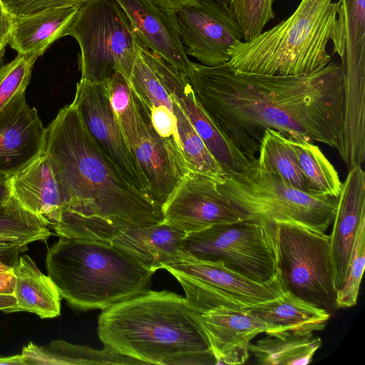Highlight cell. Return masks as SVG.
I'll list each match as a JSON object with an SVG mask.
<instances>
[{"label": "cell", "mask_w": 365, "mask_h": 365, "mask_svg": "<svg viewBox=\"0 0 365 365\" xmlns=\"http://www.w3.org/2000/svg\"><path fill=\"white\" fill-rule=\"evenodd\" d=\"M305 180L308 191L339 197L342 182L333 165L314 143L300 138H286Z\"/></svg>", "instance_id": "obj_28"}, {"label": "cell", "mask_w": 365, "mask_h": 365, "mask_svg": "<svg viewBox=\"0 0 365 365\" xmlns=\"http://www.w3.org/2000/svg\"><path fill=\"white\" fill-rule=\"evenodd\" d=\"M140 49L166 88L182 109L226 175L245 170L251 161L222 135L198 102L187 75L158 53L140 45Z\"/></svg>", "instance_id": "obj_14"}, {"label": "cell", "mask_w": 365, "mask_h": 365, "mask_svg": "<svg viewBox=\"0 0 365 365\" xmlns=\"http://www.w3.org/2000/svg\"><path fill=\"white\" fill-rule=\"evenodd\" d=\"M13 197L26 210L44 217L51 225L63 202L45 150L10 177Z\"/></svg>", "instance_id": "obj_21"}, {"label": "cell", "mask_w": 365, "mask_h": 365, "mask_svg": "<svg viewBox=\"0 0 365 365\" xmlns=\"http://www.w3.org/2000/svg\"><path fill=\"white\" fill-rule=\"evenodd\" d=\"M0 365H26L24 356L16 354L9 356H0Z\"/></svg>", "instance_id": "obj_41"}, {"label": "cell", "mask_w": 365, "mask_h": 365, "mask_svg": "<svg viewBox=\"0 0 365 365\" xmlns=\"http://www.w3.org/2000/svg\"><path fill=\"white\" fill-rule=\"evenodd\" d=\"M16 299L14 295L0 294V311L6 312L9 309L16 304Z\"/></svg>", "instance_id": "obj_42"}, {"label": "cell", "mask_w": 365, "mask_h": 365, "mask_svg": "<svg viewBox=\"0 0 365 365\" xmlns=\"http://www.w3.org/2000/svg\"><path fill=\"white\" fill-rule=\"evenodd\" d=\"M272 225L284 289L327 312L337 309L329 235L295 224Z\"/></svg>", "instance_id": "obj_9"}, {"label": "cell", "mask_w": 365, "mask_h": 365, "mask_svg": "<svg viewBox=\"0 0 365 365\" xmlns=\"http://www.w3.org/2000/svg\"><path fill=\"white\" fill-rule=\"evenodd\" d=\"M186 234L163 221L126 230L110 242L155 272L180 258Z\"/></svg>", "instance_id": "obj_22"}, {"label": "cell", "mask_w": 365, "mask_h": 365, "mask_svg": "<svg viewBox=\"0 0 365 365\" xmlns=\"http://www.w3.org/2000/svg\"><path fill=\"white\" fill-rule=\"evenodd\" d=\"M266 325L271 335H310L322 330L330 317L327 310L285 290L278 297L247 309Z\"/></svg>", "instance_id": "obj_20"}, {"label": "cell", "mask_w": 365, "mask_h": 365, "mask_svg": "<svg viewBox=\"0 0 365 365\" xmlns=\"http://www.w3.org/2000/svg\"><path fill=\"white\" fill-rule=\"evenodd\" d=\"M21 354L24 356L26 365L100 364L104 358L102 350L59 339L41 346L29 342L23 347Z\"/></svg>", "instance_id": "obj_31"}, {"label": "cell", "mask_w": 365, "mask_h": 365, "mask_svg": "<svg viewBox=\"0 0 365 365\" xmlns=\"http://www.w3.org/2000/svg\"><path fill=\"white\" fill-rule=\"evenodd\" d=\"M365 220V173L361 165L349 169L341 184L330 237L336 291L343 285L359 225Z\"/></svg>", "instance_id": "obj_18"}, {"label": "cell", "mask_w": 365, "mask_h": 365, "mask_svg": "<svg viewBox=\"0 0 365 365\" xmlns=\"http://www.w3.org/2000/svg\"><path fill=\"white\" fill-rule=\"evenodd\" d=\"M274 0H228L227 6L237 22L243 41L258 36L274 18Z\"/></svg>", "instance_id": "obj_33"}, {"label": "cell", "mask_w": 365, "mask_h": 365, "mask_svg": "<svg viewBox=\"0 0 365 365\" xmlns=\"http://www.w3.org/2000/svg\"><path fill=\"white\" fill-rule=\"evenodd\" d=\"M216 364H244L249 346L257 335L265 332V324L248 310H215L201 314Z\"/></svg>", "instance_id": "obj_19"}, {"label": "cell", "mask_w": 365, "mask_h": 365, "mask_svg": "<svg viewBox=\"0 0 365 365\" xmlns=\"http://www.w3.org/2000/svg\"><path fill=\"white\" fill-rule=\"evenodd\" d=\"M66 36L73 37L81 53V78L103 83L115 71L130 79L138 42L115 0H88L80 7Z\"/></svg>", "instance_id": "obj_7"}, {"label": "cell", "mask_w": 365, "mask_h": 365, "mask_svg": "<svg viewBox=\"0 0 365 365\" xmlns=\"http://www.w3.org/2000/svg\"><path fill=\"white\" fill-rule=\"evenodd\" d=\"M198 102L222 135L249 160L264 130L341 150L344 76L341 64L299 76L235 73L227 63L190 61L186 73Z\"/></svg>", "instance_id": "obj_1"}, {"label": "cell", "mask_w": 365, "mask_h": 365, "mask_svg": "<svg viewBox=\"0 0 365 365\" xmlns=\"http://www.w3.org/2000/svg\"><path fill=\"white\" fill-rule=\"evenodd\" d=\"M129 81L133 91L147 108L155 129L183 157L173 99L146 60L139 43Z\"/></svg>", "instance_id": "obj_24"}, {"label": "cell", "mask_w": 365, "mask_h": 365, "mask_svg": "<svg viewBox=\"0 0 365 365\" xmlns=\"http://www.w3.org/2000/svg\"><path fill=\"white\" fill-rule=\"evenodd\" d=\"M16 279L11 270L0 271V294L14 295Z\"/></svg>", "instance_id": "obj_38"}, {"label": "cell", "mask_w": 365, "mask_h": 365, "mask_svg": "<svg viewBox=\"0 0 365 365\" xmlns=\"http://www.w3.org/2000/svg\"><path fill=\"white\" fill-rule=\"evenodd\" d=\"M339 2L301 0L295 11L250 41H238L229 49L227 64L237 73L299 76L326 66L334 53L343 56Z\"/></svg>", "instance_id": "obj_4"}, {"label": "cell", "mask_w": 365, "mask_h": 365, "mask_svg": "<svg viewBox=\"0 0 365 365\" xmlns=\"http://www.w3.org/2000/svg\"><path fill=\"white\" fill-rule=\"evenodd\" d=\"M13 16L9 14L0 0V68L4 65L5 48L9 42Z\"/></svg>", "instance_id": "obj_37"}, {"label": "cell", "mask_w": 365, "mask_h": 365, "mask_svg": "<svg viewBox=\"0 0 365 365\" xmlns=\"http://www.w3.org/2000/svg\"><path fill=\"white\" fill-rule=\"evenodd\" d=\"M181 254L221 262L228 269L259 282L272 280L278 273L272 224L242 220L187 233Z\"/></svg>", "instance_id": "obj_8"}, {"label": "cell", "mask_w": 365, "mask_h": 365, "mask_svg": "<svg viewBox=\"0 0 365 365\" xmlns=\"http://www.w3.org/2000/svg\"><path fill=\"white\" fill-rule=\"evenodd\" d=\"M106 83L114 116L132 154L138 140V119L129 79L115 71Z\"/></svg>", "instance_id": "obj_32"}, {"label": "cell", "mask_w": 365, "mask_h": 365, "mask_svg": "<svg viewBox=\"0 0 365 365\" xmlns=\"http://www.w3.org/2000/svg\"><path fill=\"white\" fill-rule=\"evenodd\" d=\"M133 94L138 140L132 155L147 180L151 197L163 206L188 169L182 155L157 132L147 108L133 91Z\"/></svg>", "instance_id": "obj_15"}, {"label": "cell", "mask_w": 365, "mask_h": 365, "mask_svg": "<svg viewBox=\"0 0 365 365\" xmlns=\"http://www.w3.org/2000/svg\"><path fill=\"white\" fill-rule=\"evenodd\" d=\"M46 128L25 93L0 110V173L11 177L45 150Z\"/></svg>", "instance_id": "obj_16"}, {"label": "cell", "mask_w": 365, "mask_h": 365, "mask_svg": "<svg viewBox=\"0 0 365 365\" xmlns=\"http://www.w3.org/2000/svg\"><path fill=\"white\" fill-rule=\"evenodd\" d=\"M49 222L24 209L14 197L0 205V271L11 270L20 253L37 241H46L52 235Z\"/></svg>", "instance_id": "obj_25"}, {"label": "cell", "mask_w": 365, "mask_h": 365, "mask_svg": "<svg viewBox=\"0 0 365 365\" xmlns=\"http://www.w3.org/2000/svg\"><path fill=\"white\" fill-rule=\"evenodd\" d=\"M45 152L63 202L51 225L59 237L110 242L126 230L163 222L162 206L127 181L73 103L47 126Z\"/></svg>", "instance_id": "obj_2"}, {"label": "cell", "mask_w": 365, "mask_h": 365, "mask_svg": "<svg viewBox=\"0 0 365 365\" xmlns=\"http://www.w3.org/2000/svg\"><path fill=\"white\" fill-rule=\"evenodd\" d=\"M115 1L127 16L138 43L186 74L190 61L181 41L175 13L165 10L151 0Z\"/></svg>", "instance_id": "obj_17"}, {"label": "cell", "mask_w": 365, "mask_h": 365, "mask_svg": "<svg viewBox=\"0 0 365 365\" xmlns=\"http://www.w3.org/2000/svg\"><path fill=\"white\" fill-rule=\"evenodd\" d=\"M83 4L13 16L9 44L18 54L38 58L54 41L66 36L68 28Z\"/></svg>", "instance_id": "obj_23"}, {"label": "cell", "mask_w": 365, "mask_h": 365, "mask_svg": "<svg viewBox=\"0 0 365 365\" xmlns=\"http://www.w3.org/2000/svg\"><path fill=\"white\" fill-rule=\"evenodd\" d=\"M37 58L32 55L18 54L0 68V110L14 97L25 93Z\"/></svg>", "instance_id": "obj_35"}, {"label": "cell", "mask_w": 365, "mask_h": 365, "mask_svg": "<svg viewBox=\"0 0 365 365\" xmlns=\"http://www.w3.org/2000/svg\"><path fill=\"white\" fill-rule=\"evenodd\" d=\"M216 1H217L219 2H221V3H223V4H225L227 5L228 4V0H216Z\"/></svg>", "instance_id": "obj_43"}, {"label": "cell", "mask_w": 365, "mask_h": 365, "mask_svg": "<svg viewBox=\"0 0 365 365\" xmlns=\"http://www.w3.org/2000/svg\"><path fill=\"white\" fill-rule=\"evenodd\" d=\"M365 265V220L356 233L354 247L343 285L336 297V308H349L356 304Z\"/></svg>", "instance_id": "obj_34"}, {"label": "cell", "mask_w": 365, "mask_h": 365, "mask_svg": "<svg viewBox=\"0 0 365 365\" xmlns=\"http://www.w3.org/2000/svg\"><path fill=\"white\" fill-rule=\"evenodd\" d=\"M92 139L133 186L150 196L147 180L130 153L114 116L106 81L81 79L72 102Z\"/></svg>", "instance_id": "obj_12"}, {"label": "cell", "mask_w": 365, "mask_h": 365, "mask_svg": "<svg viewBox=\"0 0 365 365\" xmlns=\"http://www.w3.org/2000/svg\"><path fill=\"white\" fill-rule=\"evenodd\" d=\"M88 0H1L12 16L34 14L46 9L81 4Z\"/></svg>", "instance_id": "obj_36"}, {"label": "cell", "mask_w": 365, "mask_h": 365, "mask_svg": "<svg viewBox=\"0 0 365 365\" xmlns=\"http://www.w3.org/2000/svg\"><path fill=\"white\" fill-rule=\"evenodd\" d=\"M11 271L16 279V302L6 313L29 312L41 319L60 315L61 296L56 284L29 255L19 256Z\"/></svg>", "instance_id": "obj_26"}, {"label": "cell", "mask_w": 365, "mask_h": 365, "mask_svg": "<svg viewBox=\"0 0 365 365\" xmlns=\"http://www.w3.org/2000/svg\"><path fill=\"white\" fill-rule=\"evenodd\" d=\"M321 346V339L312 334H267L256 343H250L249 351L262 365H305L312 361Z\"/></svg>", "instance_id": "obj_27"}, {"label": "cell", "mask_w": 365, "mask_h": 365, "mask_svg": "<svg viewBox=\"0 0 365 365\" xmlns=\"http://www.w3.org/2000/svg\"><path fill=\"white\" fill-rule=\"evenodd\" d=\"M45 265L73 308L104 310L150 290L154 270L110 242L59 237Z\"/></svg>", "instance_id": "obj_5"}, {"label": "cell", "mask_w": 365, "mask_h": 365, "mask_svg": "<svg viewBox=\"0 0 365 365\" xmlns=\"http://www.w3.org/2000/svg\"><path fill=\"white\" fill-rule=\"evenodd\" d=\"M218 180L188 170L162 206L163 221L191 233L242 220L241 212L218 189Z\"/></svg>", "instance_id": "obj_13"}, {"label": "cell", "mask_w": 365, "mask_h": 365, "mask_svg": "<svg viewBox=\"0 0 365 365\" xmlns=\"http://www.w3.org/2000/svg\"><path fill=\"white\" fill-rule=\"evenodd\" d=\"M104 347L143 364H216L201 315L185 297L149 290L99 315Z\"/></svg>", "instance_id": "obj_3"}, {"label": "cell", "mask_w": 365, "mask_h": 365, "mask_svg": "<svg viewBox=\"0 0 365 365\" xmlns=\"http://www.w3.org/2000/svg\"><path fill=\"white\" fill-rule=\"evenodd\" d=\"M155 4L165 10L170 12L175 13L181 7L192 4L197 0H151Z\"/></svg>", "instance_id": "obj_40"}, {"label": "cell", "mask_w": 365, "mask_h": 365, "mask_svg": "<svg viewBox=\"0 0 365 365\" xmlns=\"http://www.w3.org/2000/svg\"><path fill=\"white\" fill-rule=\"evenodd\" d=\"M217 185L243 220L291 223L323 232L334 220L339 200L289 185L261 167L257 158L243 172L223 176Z\"/></svg>", "instance_id": "obj_6"}, {"label": "cell", "mask_w": 365, "mask_h": 365, "mask_svg": "<svg viewBox=\"0 0 365 365\" xmlns=\"http://www.w3.org/2000/svg\"><path fill=\"white\" fill-rule=\"evenodd\" d=\"M344 73H365V0H339Z\"/></svg>", "instance_id": "obj_29"}, {"label": "cell", "mask_w": 365, "mask_h": 365, "mask_svg": "<svg viewBox=\"0 0 365 365\" xmlns=\"http://www.w3.org/2000/svg\"><path fill=\"white\" fill-rule=\"evenodd\" d=\"M175 14L186 55L204 66L227 63L230 48L242 41L238 25L225 4L197 0L181 7Z\"/></svg>", "instance_id": "obj_11"}, {"label": "cell", "mask_w": 365, "mask_h": 365, "mask_svg": "<svg viewBox=\"0 0 365 365\" xmlns=\"http://www.w3.org/2000/svg\"><path fill=\"white\" fill-rule=\"evenodd\" d=\"M14 199L11 192L10 177L0 173V205H5Z\"/></svg>", "instance_id": "obj_39"}, {"label": "cell", "mask_w": 365, "mask_h": 365, "mask_svg": "<svg viewBox=\"0 0 365 365\" xmlns=\"http://www.w3.org/2000/svg\"><path fill=\"white\" fill-rule=\"evenodd\" d=\"M257 161L289 185L309 192L297 160L285 142V136L277 130H264Z\"/></svg>", "instance_id": "obj_30"}, {"label": "cell", "mask_w": 365, "mask_h": 365, "mask_svg": "<svg viewBox=\"0 0 365 365\" xmlns=\"http://www.w3.org/2000/svg\"><path fill=\"white\" fill-rule=\"evenodd\" d=\"M163 269L179 282L186 301L200 315L215 310L245 311L285 291L278 273L268 282H255L221 262L201 260L182 254Z\"/></svg>", "instance_id": "obj_10"}]
</instances>
